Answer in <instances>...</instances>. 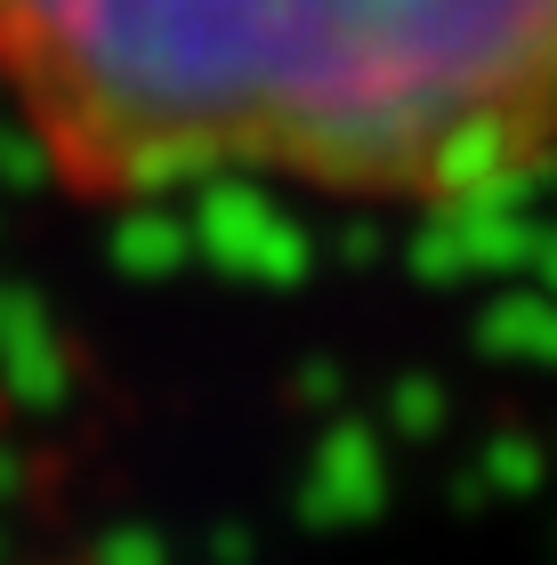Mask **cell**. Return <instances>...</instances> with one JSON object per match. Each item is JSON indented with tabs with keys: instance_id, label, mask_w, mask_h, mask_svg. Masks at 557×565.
<instances>
[{
	"instance_id": "cell-1",
	"label": "cell",
	"mask_w": 557,
	"mask_h": 565,
	"mask_svg": "<svg viewBox=\"0 0 557 565\" xmlns=\"http://www.w3.org/2000/svg\"><path fill=\"white\" fill-rule=\"evenodd\" d=\"M0 89L82 194H469L557 153V0H0Z\"/></svg>"
}]
</instances>
